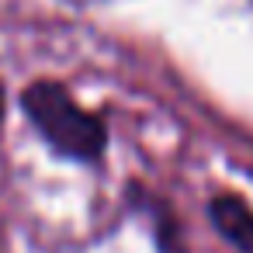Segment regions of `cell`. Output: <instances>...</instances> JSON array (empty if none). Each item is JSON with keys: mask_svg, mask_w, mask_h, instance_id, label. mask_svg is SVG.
Instances as JSON below:
<instances>
[{"mask_svg": "<svg viewBox=\"0 0 253 253\" xmlns=\"http://www.w3.org/2000/svg\"><path fill=\"white\" fill-rule=\"evenodd\" d=\"M21 104L28 111V118L35 122V128L45 135V142L70 160H84L94 163L104 153L108 132L101 125V118H94L90 111H84L70 90L56 80H39L21 94Z\"/></svg>", "mask_w": 253, "mask_h": 253, "instance_id": "cell-1", "label": "cell"}, {"mask_svg": "<svg viewBox=\"0 0 253 253\" xmlns=\"http://www.w3.org/2000/svg\"><path fill=\"white\" fill-rule=\"evenodd\" d=\"M208 218L229 246L253 253V208L239 194H215L208 201Z\"/></svg>", "mask_w": 253, "mask_h": 253, "instance_id": "cell-2", "label": "cell"}, {"mask_svg": "<svg viewBox=\"0 0 253 253\" xmlns=\"http://www.w3.org/2000/svg\"><path fill=\"white\" fill-rule=\"evenodd\" d=\"M4 104H7V94H4V84H0V125H4Z\"/></svg>", "mask_w": 253, "mask_h": 253, "instance_id": "cell-3", "label": "cell"}]
</instances>
